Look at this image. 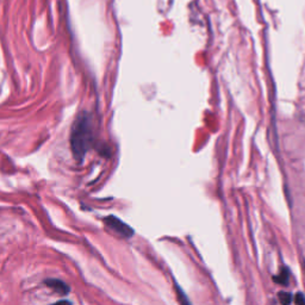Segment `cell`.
Here are the masks:
<instances>
[{
	"instance_id": "cell-8",
	"label": "cell",
	"mask_w": 305,
	"mask_h": 305,
	"mask_svg": "<svg viewBox=\"0 0 305 305\" xmlns=\"http://www.w3.org/2000/svg\"><path fill=\"white\" fill-rule=\"evenodd\" d=\"M51 305H72V301L63 299V300L56 301V303H54V304H51Z\"/></svg>"
},
{
	"instance_id": "cell-4",
	"label": "cell",
	"mask_w": 305,
	"mask_h": 305,
	"mask_svg": "<svg viewBox=\"0 0 305 305\" xmlns=\"http://www.w3.org/2000/svg\"><path fill=\"white\" fill-rule=\"evenodd\" d=\"M174 287H175V292H176V297H178V300H179V303H180V305H192L190 299H188V297L186 296L184 290H182L178 282H174Z\"/></svg>"
},
{
	"instance_id": "cell-2",
	"label": "cell",
	"mask_w": 305,
	"mask_h": 305,
	"mask_svg": "<svg viewBox=\"0 0 305 305\" xmlns=\"http://www.w3.org/2000/svg\"><path fill=\"white\" fill-rule=\"evenodd\" d=\"M104 223L110 228L112 231H115L116 234L124 237V239H130L134 235V230L130 226H128L127 223H124L123 221H121L120 218L115 216H108L104 220Z\"/></svg>"
},
{
	"instance_id": "cell-6",
	"label": "cell",
	"mask_w": 305,
	"mask_h": 305,
	"mask_svg": "<svg viewBox=\"0 0 305 305\" xmlns=\"http://www.w3.org/2000/svg\"><path fill=\"white\" fill-rule=\"evenodd\" d=\"M278 296L281 305H290L292 299H293V298H292V294L288 293V292H279Z\"/></svg>"
},
{
	"instance_id": "cell-7",
	"label": "cell",
	"mask_w": 305,
	"mask_h": 305,
	"mask_svg": "<svg viewBox=\"0 0 305 305\" xmlns=\"http://www.w3.org/2000/svg\"><path fill=\"white\" fill-rule=\"evenodd\" d=\"M294 301H296L297 305H305V296L300 292H298L296 297H294Z\"/></svg>"
},
{
	"instance_id": "cell-1",
	"label": "cell",
	"mask_w": 305,
	"mask_h": 305,
	"mask_svg": "<svg viewBox=\"0 0 305 305\" xmlns=\"http://www.w3.org/2000/svg\"><path fill=\"white\" fill-rule=\"evenodd\" d=\"M93 124L92 117L87 112H82L76 118L70 136V144L74 157L81 161L93 143Z\"/></svg>"
},
{
	"instance_id": "cell-3",
	"label": "cell",
	"mask_w": 305,
	"mask_h": 305,
	"mask_svg": "<svg viewBox=\"0 0 305 305\" xmlns=\"http://www.w3.org/2000/svg\"><path fill=\"white\" fill-rule=\"evenodd\" d=\"M44 284H46L48 287L53 288L54 291H56L57 293L61 294V296H67V294L69 293V286L65 281L60 280V279H54V278L47 279V280H44Z\"/></svg>"
},
{
	"instance_id": "cell-5",
	"label": "cell",
	"mask_w": 305,
	"mask_h": 305,
	"mask_svg": "<svg viewBox=\"0 0 305 305\" xmlns=\"http://www.w3.org/2000/svg\"><path fill=\"white\" fill-rule=\"evenodd\" d=\"M288 279H290V271L287 268H281L280 273L273 277V280L281 285H287Z\"/></svg>"
}]
</instances>
